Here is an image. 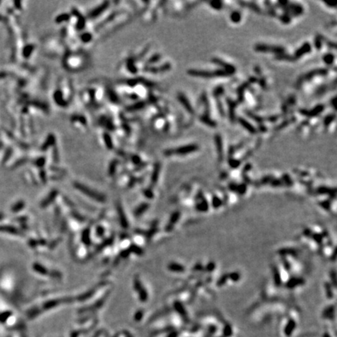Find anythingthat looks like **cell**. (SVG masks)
I'll use <instances>...</instances> for the list:
<instances>
[{"label":"cell","mask_w":337,"mask_h":337,"mask_svg":"<svg viewBox=\"0 0 337 337\" xmlns=\"http://www.w3.org/2000/svg\"><path fill=\"white\" fill-rule=\"evenodd\" d=\"M188 74L191 76L199 77L210 78V77H226L230 76V74L225 70H216L214 72L203 70H188Z\"/></svg>","instance_id":"cell-1"},{"label":"cell","mask_w":337,"mask_h":337,"mask_svg":"<svg viewBox=\"0 0 337 337\" xmlns=\"http://www.w3.org/2000/svg\"><path fill=\"white\" fill-rule=\"evenodd\" d=\"M255 51L261 52H274V53H283L284 48L279 46H268L265 44H257L254 48Z\"/></svg>","instance_id":"cell-2"},{"label":"cell","mask_w":337,"mask_h":337,"mask_svg":"<svg viewBox=\"0 0 337 337\" xmlns=\"http://www.w3.org/2000/svg\"><path fill=\"white\" fill-rule=\"evenodd\" d=\"M198 149V146L196 145H186V146L180 147L176 149H174L173 151L169 152L170 154L172 153H176V154H180V155H185V154H189L191 152H196Z\"/></svg>","instance_id":"cell-3"},{"label":"cell","mask_w":337,"mask_h":337,"mask_svg":"<svg viewBox=\"0 0 337 337\" xmlns=\"http://www.w3.org/2000/svg\"><path fill=\"white\" fill-rule=\"evenodd\" d=\"M213 61L215 62V63H216L217 65H219L220 67H223V68H224V70L226 71V72H227L229 74H232L235 72L236 70L235 68H234V67H233L232 65H230V64H228V63H224V62L222 61L221 59H213Z\"/></svg>","instance_id":"cell-4"},{"label":"cell","mask_w":337,"mask_h":337,"mask_svg":"<svg viewBox=\"0 0 337 337\" xmlns=\"http://www.w3.org/2000/svg\"><path fill=\"white\" fill-rule=\"evenodd\" d=\"M311 52V45H310V44L308 42L304 43V45H303L300 48H299L298 50L296 51V54H295V56H296V58L301 57L303 55H304V54L306 53H308V52Z\"/></svg>","instance_id":"cell-5"},{"label":"cell","mask_w":337,"mask_h":337,"mask_svg":"<svg viewBox=\"0 0 337 337\" xmlns=\"http://www.w3.org/2000/svg\"><path fill=\"white\" fill-rule=\"evenodd\" d=\"M239 122H240V124L245 128V129H247V130H248L249 132H250L251 133H255L256 132H257L255 130V128L252 126L250 123H249L247 121H246L245 119H244L239 118Z\"/></svg>","instance_id":"cell-6"},{"label":"cell","mask_w":337,"mask_h":337,"mask_svg":"<svg viewBox=\"0 0 337 337\" xmlns=\"http://www.w3.org/2000/svg\"><path fill=\"white\" fill-rule=\"evenodd\" d=\"M78 188H79V189H80V191H83V192L87 193V195H88L89 196L92 197V198H96V199H98V201H102V197L99 196V195H95V193L93 194V193H92V192H91V191H89L88 189H86V188H83V187H82V186H80H80H79V187H78Z\"/></svg>","instance_id":"cell-7"},{"label":"cell","mask_w":337,"mask_h":337,"mask_svg":"<svg viewBox=\"0 0 337 337\" xmlns=\"http://www.w3.org/2000/svg\"><path fill=\"white\" fill-rule=\"evenodd\" d=\"M215 143H216V146L218 148V152L220 157H222V140H221V137L219 135L215 136Z\"/></svg>","instance_id":"cell-8"},{"label":"cell","mask_w":337,"mask_h":337,"mask_svg":"<svg viewBox=\"0 0 337 337\" xmlns=\"http://www.w3.org/2000/svg\"><path fill=\"white\" fill-rule=\"evenodd\" d=\"M240 19H241V16H240V13L239 12L234 11L231 13V15H230V20L234 23L240 22Z\"/></svg>","instance_id":"cell-9"},{"label":"cell","mask_w":337,"mask_h":337,"mask_svg":"<svg viewBox=\"0 0 337 337\" xmlns=\"http://www.w3.org/2000/svg\"><path fill=\"white\" fill-rule=\"evenodd\" d=\"M180 102H182V103H183V105H184V106H185L186 109H187V110H188L189 112H191V113H193V110H192V108H191V105H190L189 102H188L187 99H185L183 96H180Z\"/></svg>","instance_id":"cell-10"},{"label":"cell","mask_w":337,"mask_h":337,"mask_svg":"<svg viewBox=\"0 0 337 337\" xmlns=\"http://www.w3.org/2000/svg\"><path fill=\"white\" fill-rule=\"evenodd\" d=\"M169 268H170L171 270L176 271V272H183V271L184 270V268H183L182 265L176 263L172 264V265H169Z\"/></svg>","instance_id":"cell-11"},{"label":"cell","mask_w":337,"mask_h":337,"mask_svg":"<svg viewBox=\"0 0 337 337\" xmlns=\"http://www.w3.org/2000/svg\"><path fill=\"white\" fill-rule=\"evenodd\" d=\"M333 55L329 54V55H326L324 57V61H326V63H328V64H331L332 63V61H333Z\"/></svg>","instance_id":"cell-12"},{"label":"cell","mask_w":337,"mask_h":337,"mask_svg":"<svg viewBox=\"0 0 337 337\" xmlns=\"http://www.w3.org/2000/svg\"><path fill=\"white\" fill-rule=\"evenodd\" d=\"M230 279H231L232 280H234V281H238V280H240V274L238 273V272H233V273H231L230 274Z\"/></svg>","instance_id":"cell-13"},{"label":"cell","mask_w":337,"mask_h":337,"mask_svg":"<svg viewBox=\"0 0 337 337\" xmlns=\"http://www.w3.org/2000/svg\"><path fill=\"white\" fill-rule=\"evenodd\" d=\"M211 7L215 8L216 9H222V2H210Z\"/></svg>","instance_id":"cell-14"},{"label":"cell","mask_w":337,"mask_h":337,"mask_svg":"<svg viewBox=\"0 0 337 337\" xmlns=\"http://www.w3.org/2000/svg\"><path fill=\"white\" fill-rule=\"evenodd\" d=\"M226 280H227V276H223L222 278L220 279V280H219V283H218V285L222 286L223 284H224V283H226Z\"/></svg>","instance_id":"cell-15"},{"label":"cell","mask_w":337,"mask_h":337,"mask_svg":"<svg viewBox=\"0 0 337 337\" xmlns=\"http://www.w3.org/2000/svg\"><path fill=\"white\" fill-rule=\"evenodd\" d=\"M321 37L320 36H319V37H317L316 38V46L318 48H321Z\"/></svg>","instance_id":"cell-16"}]
</instances>
